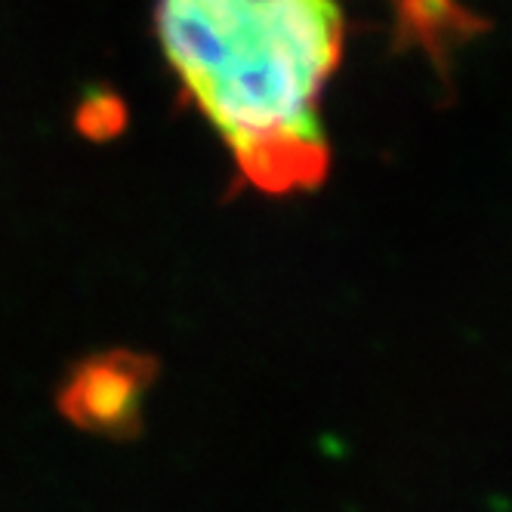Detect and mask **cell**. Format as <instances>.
Wrapping results in <instances>:
<instances>
[{
	"instance_id": "1",
	"label": "cell",
	"mask_w": 512,
	"mask_h": 512,
	"mask_svg": "<svg viewBox=\"0 0 512 512\" xmlns=\"http://www.w3.org/2000/svg\"><path fill=\"white\" fill-rule=\"evenodd\" d=\"M155 41L238 182L287 198L331 173L324 96L346 50L337 0H152Z\"/></svg>"
},
{
	"instance_id": "2",
	"label": "cell",
	"mask_w": 512,
	"mask_h": 512,
	"mask_svg": "<svg viewBox=\"0 0 512 512\" xmlns=\"http://www.w3.org/2000/svg\"><path fill=\"white\" fill-rule=\"evenodd\" d=\"M158 380V361L133 349L81 358L56 392L59 414L81 432L133 438L142 429L145 395Z\"/></svg>"
}]
</instances>
